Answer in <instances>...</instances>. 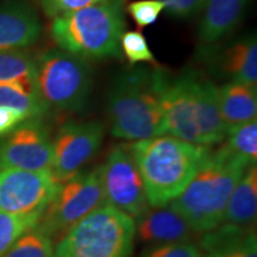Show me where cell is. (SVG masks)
Segmentation results:
<instances>
[{
	"label": "cell",
	"instance_id": "d4e9b609",
	"mask_svg": "<svg viewBox=\"0 0 257 257\" xmlns=\"http://www.w3.org/2000/svg\"><path fill=\"white\" fill-rule=\"evenodd\" d=\"M120 49L130 66L141 62L155 63V56L148 46L146 37L140 31L124 32L120 40Z\"/></svg>",
	"mask_w": 257,
	"mask_h": 257
},
{
	"label": "cell",
	"instance_id": "7402d4cb",
	"mask_svg": "<svg viewBox=\"0 0 257 257\" xmlns=\"http://www.w3.org/2000/svg\"><path fill=\"white\" fill-rule=\"evenodd\" d=\"M35 59L29 51H0V83L35 80Z\"/></svg>",
	"mask_w": 257,
	"mask_h": 257
},
{
	"label": "cell",
	"instance_id": "52a82bcc",
	"mask_svg": "<svg viewBox=\"0 0 257 257\" xmlns=\"http://www.w3.org/2000/svg\"><path fill=\"white\" fill-rule=\"evenodd\" d=\"M35 81L48 107L75 112L87 104L93 87V72L83 57L50 49L35 59Z\"/></svg>",
	"mask_w": 257,
	"mask_h": 257
},
{
	"label": "cell",
	"instance_id": "9c48e42d",
	"mask_svg": "<svg viewBox=\"0 0 257 257\" xmlns=\"http://www.w3.org/2000/svg\"><path fill=\"white\" fill-rule=\"evenodd\" d=\"M99 169L106 205L134 220L150 207L130 144L115 146Z\"/></svg>",
	"mask_w": 257,
	"mask_h": 257
},
{
	"label": "cell",
	"instance_id": "83f0119b",
	"mask_svg": "<svg viewBox=\"0 0 257 257\" xmlns=\"http://www.w3.org/2000/svg\"><path fill=\"white\" fill-rule=\"evenodd\" d=\"M107 0H41L42 10L49 18H56L59 16L81 10Z\"/></svg>",
	"mask_w": 257,
	"mask_h": 257
},
{
	"label": "cell",
	"instance_id": "5bb4252c",
	"mask_svg": "<svg viewBox=\"0 0 257 257\" xmlns=\"http://www.w3.org/2000/svg\"><path fill=\"white\" fill-rule=\"evenodd\" d=\"M42 22L27 0L0 2V51L25 49L40 40Z\"/></svg>",
	"mask_w": 257,
	"mask_h": 257
},
{
	"label": "cell",
	"instance_id": "7c38bea8",
	"mask_svg": "<svg viewBox=\"0 0 257 257\" xmlns=\"http://www.w3.org/2000/svg\"><path fill=\"white\" fill-rule=\"evenodd\" d=\"M53 170V140L40 119H28L0 141V169Z\"/></svg>",
	"mask_w": 257,
	"mask_h": 257
},
{
	"label": "cell",
	"instance_id": "f1b7e54d",
	"mask_svg": "<svg viewBox=\"0 0 257 257\" xmlns=\"http://www.w3.org/2000/svg\"><path fill=\"white\" fill-rule=\"evenodd\" d=\"M165 5V11L174 18L187 19L201 12L206 0H160Z\"/></svg>",
	"mask_w": 257,
	"mask_h": 257
},
{
	"label": "cell",
	"instance_id": "277c9868",
	"mask_svg": "<svg viewBox=\"0 0 257 257\" xmlns=\"http://www.w3.org/2000/svg\"><path fill=\"white\" fill-rule=\"evenodd\" d=\"M248 168L220 148H210L191 182L169 206L195 232L216 229L221 224L234 187Z\"/></svg>",
	"mask_w": 257,
	"mask_h": 257
},
{
	"label": "cell",
	"instance_id": "7a4b0ae2",
	"mask_svg": "<svg viewBox=\"0 0 257 257\" xmlns=\"http://www.w3.org/2000/svg\"><path fill=\"white\" fill-rule=\"evenodd\" d=\"M168 75L160 68L137 67L120 73L107 94L111 133L125 141L166 135L163 94Z\"/></svg>",
	"mask_w": 257,
	"mask_h": 257
},
{
	"label": "cell",
	"instance_id": "30bf717a",
	"mask_svg": "<svg viewBox=\"0 0 257 257\" xmlns=\"http://www.w3.org/2000/svg\"><path fill=\"white\" fill-rule=\"evenodd\" d=\"M60 185L50 170L0 169V211L42 216Z\"/></svg>",
	"mask_w": 257,
	"mask_h": 257
},
{
	"label": "cell",
	"instance_id": "5b68a950",
	"mask_svg": "<svg viewBox=\"0 0 257 257\" xmlns=\"http://www.w3.org/2000/svg\"><path fill=\"white\" fill-rule=\"evenodd\" d=\"M124 0H107L53 18L50 36L59 49L83 59H120Z\"/></svg>",
	"mask_w": 257,
	"mask_h": 257
},
{
	"label": "cell",
	"instance_id": "8992f818",
	"mask_svg": "<svg viewBox=\"0 0 257 257\" xmlns=\"http://www.w3.org/2000/svg\"><path fill=\"white\" fill-rule=\"evenodd\" d=\"M135 239L133 218L104 205L61 237L54 257H131Z\"/></svg>",
	"mask_w": 257,
	"mask_h": 257
},
{
	"label": "cell",
	"instance_id": "6da1fadb",
	"mask_svg": "<svg viewBox=\"0 0 257 257\" xmlns=\"http://www.w3.org/2000/svg\"><path fill=\"white\" fill-rule=\"evenodd\" d=\"M166 134L202 147L220 144L226 137L218 87L200 72L186 69L168 79L162 101Z\"/></svg>",
	"mask_w": 257,
	"mask_h": 257
},
{
	"label": "cell",
	"instance_id": "44dd1931",
	"mask_svg": "<svg viewBox=\"0 0 257 257\" xmlns=\"http://www.w3.org/2000/svg\"><path fill=\"white\" fill-rule=\"evenodd\" d=\"M220 149L246 166H255L257 161V121L240 125L227 131Z\"/></svg>",
	"mask_w": 257,
	"mask_h": 257
},
{
	"label": "cell",
	"instance_id": "9a60e30c",
	"mask_svg": "<svg viewBox=\"0 0 257 257\" xmlns=\"http://www.w3.org/2000/svg\"><path fill=\"white\" fill-rule=\"evenodd\" d=\"M137 238L143 243L163 244L191 240L195 232L187 221L169 205L163 207L150 206L136 218Z\"/></svg>",
	"mask_w": 257,
	"mask_h": 257
},
{
	"label": "cell",
	"instance_id": "ac0fdd59",
	"mask_svg": "<svg viewBox=\"0 0 257 257\" xmlns=\"http://www.w3.org/2000/svg\"><path fill=\"white\" fill-rule=\"evenodd\" d=\"M256 88L240 82H226L218 88V101L226 134L234 127L256 119Z\"/></svg>",
	"mask_w": 257,
	"mask_h": 257
},
{
	"label": "cell",
	"instance_id": "3957f363",
	"mask_svg": "<svg viewBox=\"0 0 257 257\" xmlns=\"http://www.w3.org/2000/svg\"><path fill=\"white\" fill-rule=\"evenodd\" d=\"M152 207H163L184 192L210 147L197 146L169 135L130 144Z\"/></svg>",
	"mask_w": 257,
	"mask_h": 257
},
{
	"label": "cell",
	"instance_id": "e0dca14e",
	"mask_svg": "<svg viewBox=\"0 0 257 257\" xmlns=\"http://www.w3.org/2000/svg\"><path fill=\"white\" fill-rule=\"evenodd\" d=\"M201 257H257V238L251 226L220 224L200 239Z\"/></svg>",
	"mask_w": 257,
	"mask_h": 257
},
{
	"label": "cell",
	"instance_id": "603a6c76",
	"mask_svg": "<svg viewBox=\"0 0 257 257\" xmlns=\"http://www.w3.org/2000/svg\"><path fill=\"white\" fill-rule=\"evenodd\" d=\"M40 214H15L0 211V256L17 240L40 224Z\"/></svg>",
	"mask_w": 257,
	"mask_h": 257
},
{
	"label": "cell",
	"instance_id": "8fae6325",
	"mask_svg": "<svg viewBox=\"0 0 257 257\" xmlns=\"http://www.w3.org/2000/svg\"><path fill=\"white\" fill-rule=\"evenodd\" d=\"M105 126L98 120H69L53 140V174L60 184L79 174L100 149Z\"/></svg>",
	"mask_w": 257,
	"mask_h": 257
},
{
	"label": "cell",
	"instance_id": "4fadbf2b",
	"mask_svg": "<svg viewBox=\"0 0 257 257\" xmlns=\"http://www.w3.org/2000/svg\"><path fill=\"white\" fill-rule=\"evenodd\" d=\"M200 57L213 76L227 82L257 87V38L255 34L202 46Z\"/></svg>",
	"mask_w": 257,
	"mask_h": 257
},
{
	"label": "cell",
	"instance_id": "2e32d148",
	"mask_svg": "<svg viewBox=\"0 0 257 257\" xmlns=\"http://www.w3.org/2000/svg\"><path fill=\"white\" fill-rule=\"evenodd\" d=\"M249 0H206L199 23L198 38L202 46L223 41L242 22Z\"/></svg>",
	"mask_w": 257,
	"mask_h": 257
},
{
	"label": "cell",
	"instance_id": "ffe728a7",
	"mask_svg": "<svg viewBox=\"0 0 257 257\" xmlns=\"http://www.w3.org/2000/svg\"><path fill=\"white\" fill-rule=\"evenodd\" d=\"M0 106L15 108L27 119H40L49 111L37 91L35 80L0 83Z\"/></svg>",
	"mask_w": 257,
	"mask_h": 257
},
{
	"label": "cell",
	"instance_id": "f546056e",
	"mask_svg": "<svg viewBox=\"0 0 257 257\" xmlns=\"http://www.w3.org/2000/svg\"><path fill=\"white\" fill-rule=\"evenodd\" d=\"M25 120H28L27 117L19 111L6 106H0V137L12 133Z\"/></svg>",
	"mask_w": 257,
	"mask_h": 257
},
{
	"label": "cell",
	"instance_id": "cb8c5ba5",
	"mask_svg": "<svg viewBox=\"0 0 257 257\" xmlns=\"http://www.w3.org/2000/svg\"><path fill=\"white\" fill-rule=\"evenodd\" d=\"M0 257H54L53 239L35 227L24 233Z\"/></svg>",
	"mask_w": 257,
	"mask_h": 257
},
{
	"label": "cell",
	"instance_id": "d6986e66",
	"mask_svg": "<svg viewBox=\"0 0 257 257\" xmlns=\"http://www.w3.org/2000/svg\"><path fill=\"white\" fill-rule=\"evenodd\" d=\"M257 213V169L249 167L234 187L221 224L251 226Z\"/></svg>",
	"mask_w": 257,
	"mask_h": 257
},
{
	"label": "cell",
	"instance_id": "484cf974",
	"mask_svg": "<svg viewBox=\"0 0 257 257\" xmlns=\"http://www.w3.org/2000/svg\"><path fill=\"white\" fill-rule=\"evenodd\" d=\"M140 257H201V250L192 240L153 244Z\"/></svg>",
	"mask_w": 257,
	"mask_h": 257
},
{
	"label": "cell",
	"instance_id": "ba28073f",
	"mask_svg": "<svg viewBox=\"0 0 257 257\" xmlns=\"http://www.w3.org/2000/svg\"><path fill=\"white\" fill-rule=\"evenodd\" d=\"M104 205L105 194L99 167L91 172H80L60 185L37 227L51 239H60L74 225Z\"/></svg>",
	"mask_w": 257,
	"mask_h": 257
},
{
	"label": "cell",
	"instance_id": "4316f807",
	"mask_svg": "<svg viewBox=\"0 0 257 257\" xmlns=\"http://www.w3.org/2000/svg\"><path fill=\"white\" fill-rule=\"evenodd\" d=\"M126 10L137 27L143 29L155 23L165 11V5L160 0H137L128 4Z\"/></svg>",
	"mask_w": 257,
	"mask_h": 257
}]
</instances>
